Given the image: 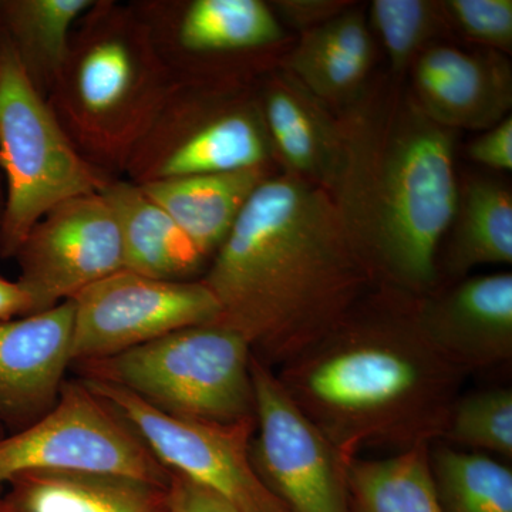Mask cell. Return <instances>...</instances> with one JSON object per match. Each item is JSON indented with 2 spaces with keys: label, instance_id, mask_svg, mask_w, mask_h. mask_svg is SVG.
Returning a JSON list of instances; mask_svg holds the SVG:
<instances>
[{
  "label": "cell",
  "instance_id": "33",
  "mask_svg": "<svg viewBox=\"0 0 512 512\" xmlns=\"http://www.w3.org/2000/svg\"><path fill=\"white\" fill-rule=\"evenodd\" d=\"M0 512H18L15 510V507H13L12 504L9 503L8 500H6L3 495H0Z\"/></svg>",
  "mask_w": 512,
  "mask_h": 512
},
{
  "label": "cell",
  "instance_id": "8",
  "mask_svg": "<svg viewBox=\"0 0 512 512\" xmlns=\"http://www.w3.org/2000/svg\"><path fill=\"white\" fill-rule=\"evenodd\" d=\"M256 476L289 512H350L348 460L296 406L272 367L252 356Z\"/></svg>",
  "mask_w": 512,
  "mask_h": 512
},
{
  "label": "cell",
  "instance_id": "22",
  "mask_svg": "<svg viewBox=\"0 0 512 512\" xmlns=\"http://www.w3.org/2000/svg\"><path fill=\"white\" fill-rule=\"evenodd\" d=\"M430 467L441 512H512V470L493 456L434 441Z\"/></svg>",
  "mask_w": 512,
  "mask_h": 512
},
{
  "label": "cell",
  "instance_id": "30",
  "mask_svg": "<svg viewBox=\"0 0 512 512\" xmlns=\"http://www.w3.org/2000/svg\"><path fill=\"white\" fill-rule=\"evenodd\" d=\"M348 5V2L339 0H281L269 6L276 18L285 20L303 33L345 12Z\"/></svg>",
  "mask_w": 512,
  "mask_h": 512
},
{
  "label": "cell",
  "instance_id": "7",
  "mask_svg": "<svg viewBox=\"0 0 512 512\" xmlns=\"http://www.w3.org/2000/svg\"><path fill=\"white\" fill-rule=\"evenodd\" d=\"M83 382L136 430L168 470L220 495L239 512H289L252 467L255 417L235 423L183 419L154 409L117 384Z\"/></svg>",
  "mask_w": 512,
  "mask_h": 512
},
{
  "label": "cell",
  "instance_id": "31",
  "mask_svg": "<svg viewBox=\"0 0 512 512\" xmlns=\"http://www.w3.org/2000/svg\"><path fill=\"white\" fill-rule=\"evenodd\" d=\"M170 512H239L228 501L171 471Z\"/></svg>",
  "mask_w": 512,
  "mask_h": 512
},
{
  "label": "cell",
  "instance_id": "32",
  "mask_svg": "<svg viewBox=\"0 0 512 512\" xmlns=\"http://www.w3.org/2000/svg\"><path fill=\"white\" fill-rule=\"evenodd\" d=\"M29 313L30 299L22 285L0 278V322L13 316H28Z\"/></svg>",
  "mask_w": 512,
  "mask_h": 512
},
{
  "label": "cell",
  "instance_id": "17",
  "mask_svg": "<svg viewBox=\"0 0 512 512\" xmlns=\"http://www.w3.org/2000/svg\"><path fill=\"white\" fill-rule=\"evenodd\" d=\"M120 229L124 269L148 278L184 281L205 256L177 222L140 187L116 183L101 187Z\"/></svg>",
  "mask_w": 512,
  "mask_h": 512
},
{
  "label": "cell",
  "instance_id": "11",
  "mask_svg": "<svg viewBox=\"0 0 512 512\" xmlns=\"http://www.w3.org/2000/svg\"><path fill=\"white\" fill-rule=\"evenodd\" d=\"M427 338L467 376L512 362V274L471 276L417 298Z\"/></svg>",
  "mask_w": 512,
  "mask_h": 512
},
{
  "label": "cell",
  "instance_id": "4",
  "mask_svg": "<svg viewBox=\"0 0 512 512\" xmlns=\"http://www.w3.org/2000/svg\"><path fill=\"white\" fill-rule=\"evenodd\" d=\"M252 356L241 333L212 322L80 363V369L86 379L117 384L170 416L235 423L255 417Z\"/></svg>",
  "mask_w": 512,
  "mask_h": 512
},
{
  "label": "cell",
  "instance_id": "29",
  "mask_svg": "<svg viewBox=\"0 0 512 512\" xmlns=\"http://www.w3.org/2000/svg\"><path fill=\"white\" fill-rule=\"evenodd\" d=\"M468 157L476 163L498 171L512 170V117H505L485 130L467 148Z\"/></svg>",
  "mask_w": 512,
  "mask_h": 512
},
{
  "label": "cell",
  "instance_id": "1",
  "mask_svg": "<svg viewBox=\"0 0 512 512\" xmlns=\"http://www.w3.org/2000/svg\"><path fill=\"white\" fill-rule=\"evenodd\" d=\"M256 359L278 369L328 332L377 285L328 192L266 178L202 279Z\"/></svg>",
  "mask_w": 512,
  "mask_h": 512
},
{
  "label": "cell",
  "instance_id": "28",
  "mask_svg": "<svg viewBox=\"0 0 512 512\" xmlns=\"http://www.w3.org/2000/svg\"><path fill=\"white\" fill-rule=\"evenodd\" d=\"M441 8L448 28L487 50L511 53L512 0H446Z\"/></svg>",
  "mask_w": 512,
  "mask_h": 512
},
{
  "label": "cell",
  "instance_id": "2",
  "mask_svg": "<svg viewBox=\"0 0 512 512\" xmlns=\"http://www.w3.org/2000/svg\"><path fill=\"white\" fill-rule=\"evenodd\" d=\"M419 296L379 285L299 355L274 369L345 460L443 437L467 375L427 338Z\"/></svg>",
  "mask_w": 512,
  "mask_h": 512
},
{
  "label": "cell",
  "instance_id": "34",
  "mask_svg": "<svg viewBox=\"0 0 512 512\" xmlns=\"http://www.w3.org/2000/svg\"><path fill=\"white\" fill-rule=\"evenodd\" d=\"M2 208H3V197L0 195V215H2Z\"/></svg>",
  "mask_w": 512,
  "mask_h": 512
},
{
  "label": "cell",
  "instance_id": "6",
  "mask_svg": "<svg viewBox=\"0 0 512 512\" xmlns=\"http://www.w3.org/2000/svg\"><path fill=\"white\" fill-rule=\"evenodd\" d=\"M25 473H90L170 485L171 471L83 382H64L42 417L0 439V493Z\"/></svg>",
  "mask_w": 512,
  "mask_h": 512
},
{
  "label": "cell",
  "instance_id": "21",
  "mask_svg": "<svg viewBox=\"0 0 512 512\" xmlns=\"http://www.w3.org/2000/svg\"><path fill=\"white\" fill-rule=\"evenodd\" d=\"M266 128L252 114L237 111L208 121L165 156L154 178L234 173L265 167L271 151Z\"/></svg>",
  "mask_w": 512,
  "mask_h": 512
},
{
  "label": "cell",
  "instance_id": "10",
  "mask_svg": "<svg viewBox=\"0 0 512 512\" xmlns=\"http://www.w3.org/2000/svg\"><path fill=\"white\" fill-rule=\"evenodd\" d=\"M15 258L18 282L30 299L29 315L70 301L124 269L119 225L100 192L64 201L47 212Z\"/></svg>",
  "mask_w": 512,
  "mask_h": 512
},
{
  "label": "cell",
  "instance_id": "14",
  "mask_svg": "<svg viewBox=\"0 0 512 512\" xmlns=\"http://www.w3.org/2000/svg\"><path fill=\"white\" fill-rule=\"evenodd\" d=\"M264 113L266 133L285 174L329 192L342 150L338 117L285 70L266 86Z\"/></svg>",
  "mask_w": 512,
  "mask_h": 512
},
{
  "label": "cell",
  "instance_id": "18",
  "mask_svg": "<svg viewBox=\"0 0 512 512\" xmlns=\"http://www.w3.org/2000/svg\"><path fill=\"white\" fill-rule=\"evenodd\" d=\"M3 497L18 512H170V485L107 474H20Z\"/></svg>",
  "mask_w": 512,
  "mask_h": 512
},
{
  "label": "cell",
  "instance_id": "5",
  "mask_svg": "<svg viewBox=\"0 0 512 512\" xmlns=\"http://www.w3.org/2000/svg\"><path fill=\"white\" fill-rule=\"evenodd\" d=\"M0 170L6 187L0 215L3 258L15 256L57 205L101 190L99 178L37 93L13 43L0 46Z\"/></svg>",
  "mask_w": 512,
  "mask_h": 512
},
{
  "label": "cell",
  "instance_id": "26",
  "mask_svg": "<svg viewBox=\"0 0 512 512\" xmlns=\"http://www.w3.org/2000/svg\"><path fill=\"white\" fill-rule=\"evenodd\" d=\"M474 453L512 460V390L488 387L460 393L441 440Z\"/></svg>",
  "mask_w": 512,
  "mask_h": 512
},
{
  "label": "cell",
  "instance_id": "16",
  "mask_svg": "<svg viewBox=\"0 0 512 512\" xmlns=\"http://www.w3.org/2000/svg\"><path fill=\"white\" fill-rule=\"evenodd\" d=\"M266 178L265 167H258L234 173L153 178L140 188L207 258L227 239L249 198Z\"/></svg>",
  "mask_w": 512,
  "mask_h": 512
},
{
  "label": "cell",
  "instance_id": "20",
  "mask_svg": "<svg viewBox=\"0 0 512 512\" xmlns=\"http://www.w3.org/2000/svg\"><path fill=\"white\" fill-rule=\"evenodd\" d=\"M430 444L384 458H350V512H441L430 467Z\"/></svg>",
  "mask_w": 512,
  "mask_h": 512
},
{
  "label": "cell",
  "instance_id": "23",
  "mask_svg": "<svg viewBox=\"0 0 512 512\" xmlns=\"http://www.w3.org/2000/svg\"><path fill=\"white\" fill-rule=\"evenodd\" d=\"M281 22L261 0H195L180 26L181 45L191 52H232L274 45Z\"/></svg>",
  "mask_w": 512,
  "mask_h": 512
},
{
  "label": "cell",
  "instance_id": "12",
  "mask_svg": "<svg viewBox=\"0 0 512 512\" xmlns=\"http://www.w3.org/2000/svg\"><path fill=\"white\" fill-rule=\"evenodd\" d=\"M412 69L414 99L441 127L485 131L511 116V66L501 53L434 45Z\"/></svg>",
  "mask_w": 512,
  "mask_h": 512
},
{
  "label": "cell",
  "instance_id": "15",
  "mask_svg": "<svg viewBox=\"0 0 512 512\" xmlns=\"http://www.w3.org/2000/svg\"><path fill=\"white\" fill-rule=\"evenodd\" d=\"M375 55L365 13L346 9L303 32L286 57L284 70L326 107L340 111L365 92Z\"/></svg>",
  "mask_w": 512,
  "mask_h": 512
},
{
  "label": "cell",
  "instance_id": "24",
  "mask_svg": "<svg viewBox=\"0 0 512 512\" xmlns=\"http://www.w3.org/2000/svg\"><path fill=\"white\" fill-rule=\"evenodd\" d=\"M92 5L89 0H16L0 6L15 33L13 46L28 72L32 67L53 73L62 69L69 30Z\"/></svg>",
  "mask_w": 512,
  "mask_h": 512
},
{
  "label": "cell",
  "instance_id": "13",
  "mask_svg": "<svg viewBox=\"0 0 512 512\" xmlns=\"http://www.w3.org/2000/svg\"><path fill=\"white\" fill-rule=\"evenodd\" d=\"M74 305L0 322V416L28 424L49 412L72 365Z\"/></svg>",
  "mask_w": 512,
  "mask_h": 512
},
{
  "label": "cell",
  "instance_id": "9",
  "mask_svg": "<svg viewBox=\"0 0 512 512\" xmlns=\"http://www.w3.org/2000/svg\"><path fill=\"white\" fill-rule=\"evenodd\" d=\"M73 362L119 355L144 343L217 322L220 305L202 281H164L136 272L107 276L70 299Z\"/></svg>",
  "mask_w": 512,
  "mask_h": 512
},
{
  "label": "cell",
  "instance_id": "27",
  "mask_svg": "<svg viewBox=\"0 0 512 512\" xmlns=\"http://www.w3.org/2000/svg\"><path fill=\"white\" fill-rule=\"evenodd\" d=\"M136 77L133 55L123 40L106 39L87 50L77 67L76 92L83 109L104 116L126 101Z\"/></svg>",
  "mask_w": 512,
  "mask_h": 512
},
{
  "label": "cell",
  "instance_id": "3",
  "mask_svg": "<svg viewBox=\"0 0 512 512\" xmlns=\"http://www.w3.org/2000/svg\"><path fill=\"white\" fill-rule=\"evenodd\" d=\"M336 117L342 150L328 194L350 242L377 285L429 295L456 212V131L394 77L367 84Z\"/></svg>",
  "mask_w": 512,
  "mask_h": 512
},
{
  "label": "cell",
  "instance_id": "25",
  "mask_svg": "<svg viewBox=\"0 0 512 512\" xmlns=\"http://www.w3.org/2000/svg\"><path fill=\"white\" fill-rule=\"evenodd\" d=\"M367 22L382 40L392 77L399 80L448 29L441 2L431 0H375Z\"/></svg>",
  "mask_w": 512,
  "mask_h": 512
},
{
  "label": "cell",
  "instance_id": "19",
  "mask_svg": "<svg viewBox=\"0 0 512 512\" xmlns=\"http://www.w3.org/2000/svg\"><path fill=\"white\" fill-rule=\"evenodd\" d=\"M444 269L463 279L481 265H511L512 194L510 187L476 178L458 188L456 212ZM450 231V229H448Z\"/></svg>",
  "mask_w": 512,
  "mask_h": 512
}]
</instances>
